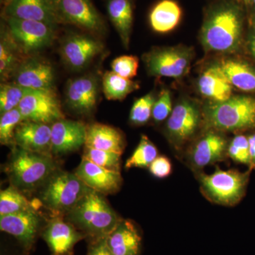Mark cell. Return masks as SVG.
<instances>
[{
  "mask_svg": "<svg viewBox=\"0 0 255 255\" xmlns=\"http://www.w3.org/2000/svg\"><path fill=\"white\" fill-rule=\"evenodd\" d=\"M58 169L52 155L14 145L6 172L11 185L21 191H33L41 189Z\"/></svg>",
  "mask_w": 255,
  "mask_h": 255,
  "instance_id": "3",
  "label": "cell"
},
{
  "mask_svg": "<svg viewBox=\"0 0 255 255\" xmlns=\"http://www.w3.org/2000/svg\"><path fill=\"white\" fill-rule=\"evenodd\" d=\"M6 2H8V1H9V0H6Z\"/></svg>",
  "mask_w": 255,
  "mask_h": 255,
  "instance_id": "45",
  "label": "cell"
},
{
  "mask_svg": "<svg viewBox=\"0 0 255 255\" xmlns=\"http://www.w3.org/2000/svg\"><path fill=\"white\" fill-rule=\"evenodd\" d=\"M121 154L109 151L97 150L85 147L82 158L88 159L92 162L109 170L120 172Z\"/></svg>",
  "mask_w": 255,
  "mask_h": 255,
  "instance_id": "34",
  "label": "cell"
},
{
  "mask_svg": "<svg viewBox=\"0 0 255 255\" xmlns=\"http://www.w3.org/2000/svg\"><path fill=\"white\" fill-rule=\"evenodd\" d=\"M15 145L31 152L51 154V125L23 121L15 130Z\"/></svg>",
  "mask_w": 255,
  "mask_h": 255,
  "instance_id": "19",
  "label": "cell"
},
{
  "mask_svg": "<svg viewBox=\"0 0 255 255\" xmlns=\"http://www.w3.org/2000/svg\"><path fill=\"white\" fill-rule=\"evenodd\" d=\"M18 53H22L9 35L7 38H1L0 43V75L1 80L9 78L22 60L19 59Z\"/></svg>",
  "mask_w": 255,
  "mask_h": 255,
  "instance_id": "30",
  "label": "cell"
},
{
  "mask_svg": "<svg viewBox=\"0 0 255 255\" xmlns=\"http://www.w3.org/2000/svg\"><path fill=\"white\" fill-rule=\"evenodd\" d=\"M57 22L75 25L92 33H105V23L90 0H52Z\"/></svg>",
  "mask_w": 255,
  "mask_h": 255,
  "instance_id": "9",
  "label": "cell"
},
{
  "mask_svg": "<svg viewBox=\"0 0 255 255\" xmlns=\"http://www.w3.org/2000/svg\"><path fill=\"white\" fill-rule=\"evenodd\" d=\"M9 35L22 53H31L49 46L55 37V26L33 20L7 18Z\"/></svg>",
  "mask_w": 255,
  "mask_h": 255,
  "instance_id": "8",
  "label": "cell"
},
{
  "mask_svg": "<svg viewBox=\"0 0 255 255\" xmlns=\"http://www.w3.org/2000/svg\"><path fill=\"white\" fill-rule=\"evenodd\" d=\"M251 169L241 172L237 169L223 170L216 167L214 173H199L201 190L204 196L219 205H236L244 197Z\"/></svg>",
  "mask_w": 255,
  "mask_h": 255,
  "instance_id": "6",
  "label": "cell"
},
{
  "mask_svg": "<svg viewBox=\"0 0 255 255\" xmlns=\"http://www.w3.org/2000/svg\"><path fill=\"white\" fill-rule=\"evenodd\" d=\"M98 92V82L95 77L86 75L74 79L67 85V104L77 113H90L97 105Z\"/></svg>",
  "mask_w": 255,
  "mask_h": 255,
  "instance_id": "20",
  "label": "cell"
},
{
  "mask_svg": "<svg viewBox=\"0 0 255 255\" xmlns=\"http://www.w3.org/2000/svg\"><path fill=\"white\" fill-rule=\"evenodd\" d=\"M38 207L28 200L22 191L11 185L0 192V217Z\"/></svg>",
  "mask_w": 255,
  "mask_h": 255,
  "instance_id": "29",
  "label": "cell"
},
{
  "mask_svg": "<svg viewBox=\"0 0 255 255\" xmlns=\"http://www.w3.org/2000/svg\"><path fill=\"white\" fill-rule=\"evenodd\" d=\"M43 218L31 209L0 217V229L14 236L26 252L31 251L44 228Z\"/></svg>",
  "mask_w": 255,
  "mask_h": 255,
  "instance_id": "11",
  "label": "cell"
},
{
  "mask_svg": "<svg viewBox=\"0 0 255 255\" xmlns=\"http://www.w3.org/2000/svg\"><path fill=\"white\" fill-rule=\"evenodd\" d=\"M206 127L211 130L237 131L255 128V98L231 97L214 102L204 111Z\"/></svg>",
  "mask_w": 255,
  "mask_h": 255,
  "instance_id": "4",
  "label": "cell"
},
{
  "mask_svg": "<svg viewBox=\"0 0 255 255\" xmlns=\"http://www.w3.org/2000/svg\"><path fill=\"white\" fill-rule=\"evenodd\" d=\"M23 121L53 124L65 119L53 90H31L18 107Z\"/></svg>",
  "mask_w": 255,
  "mask_h": 255,
  "instance_id": "10",
  "label": "cell"
},
{
  "mask_svg": "<svg viewBox=\"0 0 255 255\" xmlns=\"http://www.w3.org/2000/svg\"><path fill=\"white\" fill-rule=\"evenodd\" d=\"M250 48L252 53H253V56L255 58V35H253L252 36L251 42H250Z\"/></svg>",
  "mask_w": 255,
  "mask_h": 255,
  "instance_id": "42",
  "label": "cell"
},
{
  "mask_svg": "<svg viewBox=\"0 0 255 255\" xmlns=\"http://www.w3.org/2000/svg\"><path fill=\"white\" fill-rule=\"evenodd\" d=\"M191 51L185 47L156 48L143 55L144 63L151 75L179 78L189 72Z\"/></svg>",
  "mask_w": 255,
  "mask_h": 255,
  "instance_id": "7",
  "label": "cell"
},
{
  "mask_svg": "<svg viewBox=\"0 0 255 255\" xmlns=\"http://www.w3.org/2000/svg\"><path fill=\"white\" fill-rule=\"evenodd\" d=\"M226 137L215 130H210L194 144L189 153V160L195 169L221 162L228 155Z\"/></svg>",
  "mask_w": 255,
  "mask_h": 255,
  "instance_id": "18",
  "label": "cell"
},
{
  "mask_svg": "<svg viewBox=\"0 0 255 255\" xmlns=\"http://www.w3.org/2000/svg\"><path fill=\"white\" fill-rule=\"evenodd\" d=\"M172 110V98L170 92L164 90L161 92L158 99L155 101L152 109V118L155 122H163L169 118Z\"/></svg>",
  "mask_w": 255,
  "mask_h": 255,
  "instance_id": "38",
  "label": "cell"
},
{
  "mask_svg": "<svg viewBox=\"0 0 255 255\" xmlns=\"http://www.w3.org/2000/svg\"><path fill=\"white\" fill-rule=\"evenodd\" d=\"M4 14L7 18L43 21L53 26L58 23L52 0H9Z\"/></svg>",
  "mask_w": 255,
  "mask_h": 255,
  "instance_id": "21",
  "label": "cell"
},
{
  "mask_svg": "<svg viewBox=\"0 0 255 255\" xmlns=\"http://www.w3.org/2000/svg\"><path fill=\"white\" fill-rule=\"evenodd\" d=\"M228 155L235 162L251 166L250 146L248 137L243 135H236L228 146Z\"/></svg>",
  "mask_w": 255,
  "mask_h": 255,
  "instance_id": "36",
  "label": "cell"
},
{
  "mask_svg": "<svg viewBox=\"0 0 255 255\" xmlns=\"http://www.w3.org/2000/svg\"><path fill=\"white\" fill-rule=\"evenodd\" d=\"M141 236L133 222L122 220L106 238L112 255H140Z\"/></svg>",
  "mask_w": 255,
  "mask_h": 255,
  "instance_id": "22",
  "label": "cell"
},
{
  "mask_svg": "<svg viewBox=\"0 0 255 255\" xmlns=\"http://www.w3.org/2000/svg\"><path fill=\"white\" fill-rule=\"evenodd\" d=\"M248 137L250 146V156H251V166L250 169H255V134Z\"/></svg>",
  "mask_w": 255,
  "mask_h": 255,
  "instance_id": "41",
  "label": "cell"
},
{
  "mask_svg": "<svg viewBox=\"0 0 255 255\" xmlns=\"http://www.w3.org/2000/svg\"><path fill=\"white\" fill-rule=\"evenodd\" d=\"M219 65L233 87L243 92H255V69L249 64L228 59Z\"/></svg>",
  "mask_w": 255,
  "mask_h": 255,
  "instance_id": "25",
  "label": "cell"
},
{
  "mask_svg": "<svg viewBox=\"0 0 255 255\" xmlns=\"http://www.w3.org/2000/svg\"><path fill=\"white\" fill-rule=\"evenodd\" d=\"M91 190L76 174L58 169L40 189L38 200L53 216H64Z\"/></svg>",
  "mask_w": 255,
  "mask_h": 255,
  "instance_id": "5",
  "label": "cell"
},
{
  "mask_svg": "<svg viewBox=\"0 0 255 255\" xmlns=\"http://www.w3.org/2000/svg\"><path fill=\"white\" fill-rule=\"evenodd\" d=\"M125 145L123 134L116 128L102 124H93L87 127L85 147L122 155Z\"/></svg>",
  "mask_w": 255,
  "mask_h": 255,
  "instance_id": "23",
  "label": "cell"
},
{
  "mask_svg": "<svg viewBox=\"0 0 255 255\" xmlns=\"http://www.w3.org/2000/svg\"><path fill=\"white\" fill-rule=\"evenodd\" d=\"M198 87L201 95L214 102H224L232 95L233 85L219 65L209 67L201 74Z\"/></svg>",
  "mask_w": 255,
  "mask_h": 255,
  "instance_id": "24",
  "label": "cell"
},
{
  "mask_svg": "<svg viewBox=\"0 0 255 255\" xmlns=\"http://www.w3.org/2000/svg\"><path fill=\"white\" fill-rule=\"evenodd\" d=\"M87 255H112L107 247L106 238L90 242Z\"/></svg>",
  "mask_w": 255,
  "mask_h": 255,
  "instance_id": "40",
  "label": "cell"
},
{
  "mask_svg": "<svg viewBox=\"0 0 255 255\" xmlns=\"http://www.w3.org/2000/svg\"><path fill=\"white\" fill-rule=\"evenodd\" d=\"M29 89L20 86L14 82L1 83L0 86V112L1 114L17 108Z\"/></svg>",
  "mask_w": 255,
  "mask_h": 255,
  "instance_id": "32",
  "label": "cell"
},
{
  "mask_svg": "<svg viewBox=\"0 0 255 255\" xmlns=\"http://www.w3.org/2000/svg\"><path fill=\"white\" fill-rule=\"evenodd\" d=\"M157 156L158 151L156 146L146 135H142L136 148L126 162L125 168L128 169L133 167H149Z\"/></svg>",
  "mask_w": 255,
  "mask_h": 255,
  "instance_id": "31",
  "label": "cell"
},
{
  "mask_svg": "<svg viewBox=\"0 0 255 255\" xmlns=\"http://www.w3.org/2000/svg\"><path fill=\"white\" fill-rule=\"evenodd\" d=\"M201 114L194 102L184 100L174 107L167 120V135L177 148L190 140L197 131Z\"/></svg>",
  "mask_w": 255,
  "mask_h": 255,
  "instance_id": "12",
  "label": "cell"
},
{
  "mask_svg": "<svg viewBox=\"0 0 255 255\" xmlns=\"http://www.w3.org/2000/svg\"><path fill=\"white\" fill-rule=\"evenodd\" d=\"M52 255H73L74 247L87 236L71 223L64 219L63 215H55L47 222L42 231Z\"/></svg>",
  "mask_w": 255,
  "mask_h": 255,
  "instance_id": "13",
  "label": "cell"
},
{
  "mask_svg": "<svg viewBox=\"0 0 255 255\" xmlns=\"http://www.w3.org/2000/svg\"><path fill=\"white\" fill-rule=\"evenodd\" d=\"M253 4L255 7V0H253V4Z\"/></svg>",
  "mask_w": 255,
  "mask_h": 255,
  "instance_id": "44",
  "label": "cell"
},
{
  "mask_svg": "<svg viewBox=\"0 0 255 255\" xmlns=\"http://www.w3.org/2000/svg\"><path fill=\"white\" fill-rule=\"evenodd\" d=\"M75 173L87 187L103 195L118 192L123 183L120 172L103 168L85 158L82 159Z\"/></svg>",
  "mask_w": 255,
  "mask_h": 255,
  "instance_id": "17",
  "label": "cell"
},
{
  "mask_svg": "<svg viewBox=\"0 0 255 255\" xmlns=\"http://www.w3.org/2000/svg\"><path fill=\"white\" fill-rule=\"evenodd\" d=\"M87 127L82 122L61 119L51 124V154L65 155L85 145Z\"/></svg>",
  "mask_w": 255,
  "mask_h": 255,
  "instance_id": "16",
  "label": "cell"
},
{
  "mask_svg": "<svg viewBox=\"0 0 255 255\" xmlns=\"http://www.w3.org/2000/svg\"><path fill=\"white\" fill-rule=\"evenodd\" d=\"M182 10L173 0H162L151 11V26L159 33H167L173 30L179 23Z\"/></svg>",
  "mask_w": 255,
  "mask_h": 255,
  "instance_id": "27",
  "label": "cell"
},
{
  "mask_svg": "<svg viewBox=\"0 0 255 255\" xmlns=\"http://www.w3.org/2000/svg\"><path fill=\"white\" fill-rule=\"evenodd\" d=\"M242 31L241 9L234 3H223L208 14L201 30V41L210 51L232 53L240 46Z\"/></svg>",
  "mask_w": 255,
  "mask_h": 255,
  "instance_id": "1",
  "label": "cell"
},
{
  "mask_svg": "<svg viewBox=\"0 0 255 255\" xmlns=\"http://www.w3.org/2000/svg\"><path fill=\"white\" fill-rule=\"evenodd\" d=\"M139 60L134 55H122L112 61V71L124 78L131 79L137 75Z\"/></svg>",
  "mask_w": 255,
  "mask_h": 255,
  "instance_id": "37",
  "label": "cell"
},
{
  "mask_svg": "<svg viewBox=\"0 0 255 255\" xmlns=\"http://www.w3.org/2000/svg\"><path fill=\"white\" fill-rule=\"evenodd\" d=\"M107 11L124 46L128 48L132 26V9L130 0H109Z\"/></svg>",
  "mask_w": 255,
  "mask_h": 255,
  "instance_id": "26",
  "label": "cell"
},
{
  "mask_svg": "<svg viewBox=\"0 0 255 255\" xmlns=\"http://www.w3.org/2000/svg\"><path fill=\"white\" fill-rule=\"evenodd\" d=\"M102 88L107 100H123L129 94L139 88V84L113 71H107L102 78Z\"/></svg>",
  "mask_w": 255,
  "mask_h": 255,
  "instance_id": "28",
  "label": "cell"
},
{
  "mask_svg": "<svg viewBox=\"0 0 255 255\" xmlns=\"http://www.w3.org/2000/svg\"><path fill=\"white\" fill-rule=\"evenodd\" d=\"M243 1H245V3H246L247 5H251L253 4V0H243Z\"/></svg>",
  "mask_w": 255,
  "mask_h": 255,
  "instance_id": "43",
  "label": "cell"
},
{
  "mask_svg": "<svg viewBox=\"0 0 255 255\" xmlns=\"http://www.w3.org/2000/svg\"><path fill=\"white\" fill-rule=\"evenodd\" d=\"M103 48V44L95 38L87 35L73 34L63 41L60 53L69 68L81 70L102 53Z\"/></svg>",
  "mask_w": 255,
  "mask_h": 255,
  "instance_id": "14",
  "label": "cell"
},
{
  "mask_svg": "<svg viewBox=\"0 0 255 255\" xmlns=\"http://www.w3.org/2000/svg\"><path fill=\"white\" fill-rule=\"evenodd\" d=\"M12 76L13 82L29 90H53L54 70L48 61L41 58L22 60Z\"/></svg>",
  "mask_w": 255,
  "mask_h": 255,
  "instance_id": "15",
  "label": "cell"
},
{
  "mask_svg": "<svg viewBox=\"0 0 255 255\" xmlns=\"http://www.w3.org/2000/svg\"><path fill=\"white\" fill-rule=\"evenodd\" d=\"M66 220L91 241L106 238L122 221L105 195L91 190L68 213Z\"/></svg>",
  "mask_w": 255,
  "mask_h": 255,
  "instance_id": "2",
  "label": "cell"
},
{
  "mask_svg": "<svg viewBox=\"0 0 255 255\" xmlns=\"http://www.w3.org/2000/svg\"><path fill=\"white\" fill-rule=\"evenodd\" d=\"M23 121L18 108L1 114L0 119V142L1 145H15L14 133L16 128Z\"/></svg>",
  "mask_w": 255,
  "mask_h": 255,
  "instance_id": "33",
  "label": "cell"
},
{
  "mask_svg": "<svg viewBox=\"0 0 255 255\" xmlns=\"http://www.w3.org/2000/svg\"><path fill=\"white\" fill-rule=\"evenodd\" d=\"M149 171L154 177L163 179L169 177L172 172V165L168 157L157 156L149 166Z\"/></svg>",
  "mask_w": 255,
  "mask_h": 255,
  "instance_id": "39",
  "label": "cell"
},
{
  "mask_svg": "<svg viewBox=\"0 0 255 255\" xmlns=\"http://www.w3.org/2000/svg\"><path fill=\"white\" fill-rule=\"evenodd\" d=\"M155 98L150 93L135 101L130 112V122L134 125H144L152 116Z\"/></svg>",
  "mask_w": 255,
  "mask_h": 255,
  "instance_id": "35",
  "label": "cell"
},
{
  "mask_svg": "<svg viewBox=\"0 0 255 255\" xmlns=\"http://www.w3.org/2000/svg\"></svg>",
  "mask_w": 255,
  "mask_h": 255,
  "instance_id": "46",
  "label": "cell"
}]
</instances>
